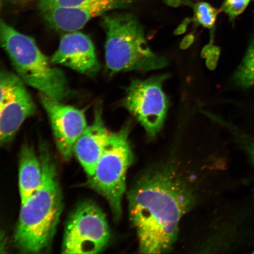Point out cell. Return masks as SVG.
<instances>
[{"mask_svg": "<svg viewBox=\"0 0 254 254\" xmlns=\"http://www.w3.org/2000/svg\"><path fill=\"white\" fill-rule=\"evenodd\" d=\"M193 181L174 164L148 170L128 194L130 220L144 254H162L172 249L183 216L198 199Z\"/></svg>", "mask_w": 254, "mask_h": 254, "instance_id": "cell-1", "label": "cell"}, {"mask_svg": "<svg viewBox=\"0 0 254 254\" xmlns=\"http://www.w3.org/2000/svg\"><path fill=\"white\" fill-rule=\"evenodd\" d=\"M43 182L40 188L22 203L14 239L22 252L38 253L50 245L62 210L61 190L55 163L49 150L41 147Z\"/></svg>", "mask_w": 254, "mask_h": 254, "instance_id": "cell-2", "label": "cell"}, {"mask_svg": "<svg viewBox=\"0 0 254 254\" xmlns=\"http://www.w3.org/2000/svg\"><path fill=\"white\" fill-rule=\"evenodd\" d=\"M101 24L106 33V68L112 74L147 72L167 65L166 59L148 46L144 30L135 15L127 12L108 15Z\"/></svg>", "mask_w": 254, "mask_h": 254, "instance_id": "cell-3", "label": "cell"}, {"mask_svg": "<svg viewBox=\"0 0 254 254\" xmlns=\"http://www.w3.org/2000/svg\"><path fill=\"white\" fill-rule=\"evenodd\" d=\"M0 46L7 53L19 77L41 94L61 101L69 90L65 74L50 64L31 37L0 18Z\"/></svg>", "mask_w": 254, "mask_h": 254, "instance_id": "cell-4", "label": "cell"}, {"mask_svg": "<svg viewBox=\"0 0 254 254\" xmlns=\"http://www.w3.org/2000/svg\"><path fill=\"white\" fill-rule=\"evenodd\" d=\"M129 127L111 132L102 156L88 185L106 199L114 220L122 217V199L126 190L127 171L132 163L133 155L128 140Z\"/></svg>", "mask_w": 254, "mask_h": 254, "instance_id": "cell-5", "label": "cell"}, {"mask_svg": "<svg viewBox=\"0 0 254 254\" xmlns=\"http://www.w3.org/2000/svg\"><path fill=\"white\" fill-rule=\"evenodd\" d=\"M205 248L232 254L254 246V190L221 206L211 222Z\"/></svg>", "mask_w": 254, "mask_h": 254, "instance_id": "cell-6", "label": "cell"}, {"mask_svg": "<svg viewBox=\"0 0 254 254\" xmlns=\"http://www.w3.org/2000/svg\"><path fill=\"white\" fill-rule=\"evenodd\" d=\"M110 238L103 211L94 202L85 201L72 212L66 223L63 253H100L107 246Z\"/></svg>", "mask_w": 254, "mask_h": 254, "instance_id": "cell-7", "label": "cell"}, {"mask_svg": "<svg viewBox=\"0 0 254 254\" xmlns=\"http://www.w3.org/2000/svg\"><path fill=\"white\" fill-rule=\"evenodd\" d=\"M167 75L147 79H132L126 89L123 106L144 127L150 137H155L163 128L168 102L163 89Z\"/></svg>", "mask_w": 254, "mask_h": 254, "instance_id": "cell-8", "label": "cell"}, {"mask_svg": "<svg viewBox=\"0 0 254 254\" xmlns=\"http://www.w3.org/2000/svg\"><path fill=\"white\" fill-rule=\"evenodd\" d=\"M40 100L49 116L60 154L69 160L74 155L75 142L88 126L84 111L43 94L40 95Z\"/></svg>", "mask_w": 254, "mask_h": 254, "instance_id": "cell-9", "label": "cell"}, {"mask_svg": "<svg viewBox=\"0 0 254 254\" xmlns=\"http://www.w3.org/2000/svg\"><path fill=\"white\" fill-rule=\"evenodd\" d=\"M51 62L90 77L100 69L93 41L87 35L77 31L69 32L62 38Z\"/></svg>", "mask_w": 254, "mask_h": 254, "instance_id": "cell-10", "label": "cell"}, {"mask_svg": "<svg viewBox=\"0 0 254 254\" xmlns=\"http://www.w3.org/2000/svg\"><path fill=\"white\" fill-rule=\"evenodd\" d=\"M132 1V0H101L75 7L51 8L41 12L51 27L69 33L81 29L91 19L113 9L125 7Z\"/></svg>", "mask_w": 254, "mask_h": 254, "instance_id": "cell-11", "label": "cell"}, {"mask_svg": "<svg viewBox=\"0 0 254 254\" xmlns=\"http://www.w3.org/2000/svg\"><path fill=\"white\" fill-rule=\"evenodd\" d=\"M111 133L104 123L102 104L98 103L95 107L93 123L87 126L79 136L73 149V154L77 158L88 178L93 176Z\"/></svg>", "mask_w": 254, "mask_h": 254, "instance_id": "cell-12", "label": "cell"}, {"mask_svg": "<svg viewBox=\"0 0 254 254\" xmlns=\"http://www.w3.org/2000/svg\"><path fill=\"white\" fill-rule=\"evenodd\" d=\"M36 106L24 86L0 107V145L10 139L25 120L34 115Z\"/></svg>", "mask_w": 254, "mask_h": 254, "instance_id": "cell-13", "label": "cell"}, {"mask_svg": "<svg viewBox=\"0 0 254 254\" xmlns=\"http://www.w3.org/2000/svg\"><path fill=\"white\" fill-rule=\"evenodd\" d=\"M40 158L30 146L22 147L19 157V190L21 204L40 188L43 182Z\"/></svg>", "mask_w": 254, "mask_h": 254, "instance_id": "cell-14", "label": "cell"}, {"mask_svg": "<svg viewBox=\"0 0 254 254\" xmlns=\"http://www.w3.org/2000/svg\"><path fill=\"white\" fill-rule=\"evenodd\" d=\"M236 85L243 88L254 87V40L251 43L233 76Z\"/></svg>", "mask_w": 254, "mask_h": 254, "instance_id": "cell-15", "label": "cell"}, {"mask_svg": "<svg viewBox=\"0 0 254 254\" xmlns=\"http://www.w3.org/2000/svg\"><path fill=\"white\" fill-rule=\"evenodd\" d=\"M23 86V82L18 76L0 71V107L10 100Z\"/></svg>", "mask_w": 254, "mask_h": 254, "instance_id": "cell-16", "label": "cell"}, {"mask_svg": "<svg viewBox=\"0 0 254 254\" xmlns=\"http://www.w3.org/2000/svg\"><path fill=\"white\" fill-rule=\"evenodd\" d=\"M192 7L195 23L209 29H212L221 9L219 10L209 3L204 1L193 4Z\"/></svg>", "mask_w": 254, "mask_h": 254, "instance_id": "cell-17", "label": "cell"}, {"mask_svg": "<svg viewBox=\"0 0 254 254\" xmlns=\"http://www.w3.org/2000/svg\"><path fill=\"white\" fill-rule=\"evenodd\" d=\"M251 1L252 0H225L220 9L227 15L230 21H234L238 16L243 13Z\"/></svg>", "mask_w": 254, "mask_h": 254, "instance_id": "cell-18", "label": "cell"}, {"mask_svg": "<svg viewBox=\"0 0 254 254\" xmlns=\"http://www.w3.org/2000/svg\"><path fill=\"white\" fill-rule=\"evenodd\" d=\"M233 131L238 147L244 152L254 169V136Z\"/></svg>", "mask_w": 254, "mask_h": 254, "instance_id": "cell-19", "label": "cell"}, {"mask_svg": "<svg viewBox=\"0 0 254 254\" xmlns=\"http://www.w3.org/2000/svg\"><path fill=\"white\" fill-rule=\"evenodd\" d=\"M99 1L101 0H39L38 7L43 11L55 7H75Z\"/></svg>", "mask_w": 254, "mask_h": 254, "instance_id": "cell-20", "label": "cell"}, {"mask_svg": "<svg viewBox=\"0 0 254 254\" xmlns=\"http://www.w3.org/2000/svg\"><path fill=\"white\" fill-rule=\"evenodd\" d=\"M7 250V243L4 235L0 231V254H4Z\"/></svg>", "mask_w": 254, "mask_h": 254, "instance_id": "cell-21", "label": "cell"}, {"mask_svg": "<svg viewBox=\"0 0 254 254\" xmlns=\"http://www.w3.org/2000/svg\"><path fill=\"white\" fill-rule=\"evenodd\" d=\"M252 254H254V249L253 250V252H252Z\"/></svg>", "mask_w": 254, "mask_h": 254, "instance_id": "cell-22", "label": "cell"}]
</instances>
